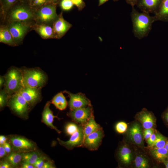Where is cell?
<instances>
[{
  "mask_svg": "<svg viewBox=\"0 0 168 168\" xmlns=\"http://www.w3.org/2000/svg\"><path fill=\"white\" fill-rule=\"evenodd\" d=\"M131 17L134 36L139 39L147 37L152 29L153 23L155 21L154 16L145 12H139L134 7H132Z\"/></svg>",
  "mask_w": 168,
  "mask_h": 168,
  "instance_id": "6da1fadb",
  "label": "cell"
},
{
  "mask_svg": "<svg viewBox=\"0 0 168 168\" xmlns=\"http://www.w3.org/2000/svg\"><path fill=\"white\" fill-rule=\"evenodd\" d=\"M22 71L23 87L41 88L46 84L47 76L40 69H26Z\"/></svg>",
  "mask_w": 168,
  "mask_h": 168,
  "instance_id": "7a4b0ae2",
  "label": "cell"
},
{
  "mask_svg": "<svg viewBox=\"0 0 168 168\" xmlns=\"http://www.w3.org/2000/svg\"><path fill=\"white\" fill-rule=\"evenodd\" d=\"M4 77L5 82L4 89L10 96L19 91L23 87L22 70L12 68Z\"/></svg>",
  "mask_w": 168,
  "mask_h": 168,
  "instance_id": "3957f363",
  "label": "cell"
},
{
  "mask_svg": "<svg viewBox=\"0 0 168 168\" xmlns=\"http://www.w3.org/2000/svg\"><path fill=\"white\" fill-rule=\"evenodd\" d=\"M9 104L14 112L21 116H24L27 114L30 106L19 92L11 96Z\"/></svg>",
  "mask_w": 168,
  "mask_h": 168,
  "instance_id": "277c9868",
  "label": "cell"
},
{
  "mask_svg": "<svg viewBox=\"0 0 168 168\" xmlns=\"http://www.w3.org/2000/svg\"><path fill=\"white\" fill-rule=\"evenodd\" d=\"M60 145L68 149H72L76 147L83 146L84 135L83 125L80 124L78 130L71 135L69 140L66 141L57 139Z\"/></svg>",
  "mask_w": 168,
  "mask_h": 168,
  "instance_id": "5b68a950",
  "label": "cell"
},
{
  "mask_svg": "<svg viewBox=\"0 0 168 168\" xmlns=\"http://www.w3.org/2000/svg\"><path fill=\"white\" fill-rule=\"evenodd\" d=\"M93 113L91 106L84 108L70 110L68 116L75 122L83 125Z\"/></svg>",
  "mask_w": 168,
  "mask_h": 168,
  "instance_id": "8992f818",
  "label": "cell"
},
{
  "mask_svg": "<svg viewBox=\"0 0 168 168\" xmlns=\"http://www.w3.org/2000/svg\"><path fill=\"white\" fill-rule=\"evenodd\" d=\"M69 98V106L70 110L84 108L91 106L90 100L82 93L73 94L65 91Z\"/></svg>",
  "mask_w": 168,
  "mask_h": 168,
  "instance_id": "52a82bcc",
  "label": "cell"
},
{
  "mask_svg": "<svg viewBox=\"0 0 168 168\" xmlns=\"http://www.w3.org/2000/svg\"><path fill=\"white\" fill-rule=\"evenodd\" d=\"M104 136L102 128L99 129L91 133L84 138L83 146L90 150H96L101 144Z\"/></svg>",
  "mask_w": 168,
  "mask_h": 168,
  "instance_id": "ba28073f",
  "label": "cell"
},
{
  "mask_svg": "<svg viewBox=\"0 0 168 168\" xmlns=\"http://www.w3.org/2000/svg\"><path fill=\"white\" fill-rule=\"evenodd\" d=\"M135 119L142 124L144 129L153 128L156 124V119L152 112L148 111L145 108L138 112Z\"/></svg>",
  "mask_w": 168,
  "mask_h": 168,
  "instance_id": "9c48e42d",
  "label": "cell"
},
{
  "mask_svg": "<svg viewBox=\"0 0 168 168\" xmlns=\"http://www.w3.org/2000/svg\"><path fill=\"white\" fill-rule=\"evenodd\" d=\"M10 141L14 148L18 152H28L34 151L35 148L33 142L23 137H13Z\"/></svg>",
  "mask_w": 168,
  "mask_h": 168,
  "instance_id": "30bf717a",
  "label": "cell"
},
{
  "mask_svg": "<svg viewBox=\"0 0 168 168\" xmlns=\"http://www.w3.org/2000/svg\"><path fill=\"white\" fill-rule=\"evenodd\" d=\"M41 88L24 86L19 92L30 106L33 105L40 99Z\"/></svg>",
  "mask_w": 168,
  "mask_h": 168,
  "instance_id": "8fae6325",
  "label": "cell"
},
{
  "mask_svg": "<svg viewBox=\"0 0 168 168\" xmlns=\"http://www.w3.org/2000/svg\"><path fill=\"white\" fill-rule=\"evenodd\" d=\"M38 16L39 19L43 22L55 20L58 17L55 6L54 4H46L42 6L38 12Z\"/></svg>",
  "mask_w": 168,
  "mask_h": 168,
  "instance_id": "7c38bea8",
  "label": "cell"
},
{
  "mask_svg": "<svg viewBox=\"0 0 168 168\" xmlns=\"http://www.w3.org/2000/svg\"><path fill=\"white\" fill-rule=\"evenodd\" d=\"M33 16L31 10L27 7L22 5L17 6L12 11L11 19L16 21L29 20Z\"/></svg>",
  "mask_w": 168,
  "mask_h": 168,
  "instance_id": "4fadbf2b",
  "label": "cell"
},
{
  "mask_svg": "<svg viewBox=\"0 0 168 168\" xmlns=\"http://www.w3.org/2000/svg\"><path fill=\"white\" fill-rule=\"evenodd\" d=\"M128 134L132 142L139 147L143 145V131L141 125L138 123L133 124L129 128Z\"/></svg>",
  "mask_w": 168,
  "mask_h": 168,
  "instance_id": "5bb4252c",
  "label": "cell"
},
{
  "mask_svg": "<svg viewBox=\"0 0 168 168\" xmlns=\"http://www.w3.org/2000/svg\"><path fill=\"white\" fill-rule=\"evenodd\" d=\"M28 28L27 25L19 21H16L11 24L8 29L16 44L21 40Z\"/></svg>",
  "mask_w": 168,
  "mask_h": 168,
  "instance_id": "9a60e30c",
  "label": "cell"
},
{
  "mask_svg": "<svg viewBox=\"0 0 168 168\" xmlns=\"http://www.w3.org/2000/svg\"><path fill=\"white\" fill-rule=\"evenodd\" d=\"M72 26V25L63 18L62 13L54 22L53 30L55 36L60 38L63 36Z\"/></svg>",
  "mask_w": 168,
  "mask_h": 168,
  "instance_id": "2e32d148",
  "label": "cell"
},
{
  "mask_svg": "<svg viewBox=\"0 0 168 168\" xmlns=\"http://www.w3.org/2000/svg\"><path fill=\"white\" fill-rule=\"evenodd\" d=\"M162 0H138L136 4L142 12L155 13L158 10Z\"/></svg>",
  "mask_w": 168,
  "mask_h": 168,
  "instance_id": "e0dca14e",
  "label": "cell"
},
{
  "mask_svg": "<svg viewBox=\"0 0 168 168\" xmlns=\"http://www.w3.org/2000/svg\"><path fill=\"white\" fill-rule=\"evenodd\" d=\"M50 102H48L44 107L42 114V121L48 127L55 130L58 133H60L61 132L53 124L54 119L57 117L53 115L52 111L50 109Z\"/></svg>",
  "mask_w": 168,
  "mask_h": 168,
  "instance_id": "ac0fdd59",
  "label": "cell"
},
{
  "mask_svg": "<svg viewBox=\"0 0 168 168\" xmlns=\"http://www.w3.org/2000/svg\"><path fill=\"white\" fill-rule=\"evenodd\" d=\"M153 16L155 21H168V0H162Z\"/></svg>",
  "mask_w": 168,
  "mask_h": 168,
  "instance_id": "d6986e66",
  "label": "cell"
},
{
  "mask_svg": "<svg viewBox=\"0 0 168 168\" xmlns=\"http://www.w3.org/2000/svg\"><path fill=\"white\" fill-rule=\"evenodd\" d=\"M84 138L91 133L102 128L96 122L93 113L86 122L83 125Z\"/></svg>",
  "mask_w": 168,
  "mask_h": 168,
  "instance_id": "ffe728a7",
  "label": "cell"
},
{
  "mask_svg": "<svg viewBox=\"0 0 168 168\" xmlns=\"http://www.w3.org/2000/svg\"><path fill=\"white\" fill-rule=\"evenodd\" d=\"M118 156L120 162L124 164L128 165L132 159L131 149L126 145H124L119 149Z\"/></svg>",
  "mask_w": 168,
  "mask_h": 168,
  "instance_id": "44dd1931",
  "label": "cell"
},
{
  "mask_svg": "<svg viewBox=\"0 0 168 168\" xmlns=\"http://www.w3.org/2000/svg\"><path fill=\"white\" fill-rule=\"evenodd\" d=\"M150 152L152 156L159 162H162L167 159L168 151L165 147L157 148L150 147Z\"/></svg>",
  "mask_w": 168,
  "mask_h": 168,
  "instance_id": "7402d4cb",
  "label": "cell"
},
{
  "mask_svg": "<svg viewBox=\"0 0 168 168\" xmlns=\"http://www.w3.org/2000/svg\"><path fill=\"white\" fill-rule=\"evenodd\" d=\"M52 103L60 110H63L66 108L68 103L65 97L62 92L58 93L52 99Z\"/></svg>",
  "mask_w": 168,
  "mask_h": 168,
  "instance_id": "603a6c76",
  "label": "cell"
},
{
  "mask_svg": "<svg viewBox=\"0 0 168 168\" xmlns=\"http://www.w3.org/2000/svg\"><path fill=\"white\" fill-rule=\"evenodd\" d=\"M0 42L12 46H15L16 43L8 29L1 28Z\"/></svg>",
  "mask_w": 168,
  "mask_h": 168,
  "instance_id": "cb8c5ba5",
  "label": "cell"
},
{
  "mask_svg": "<svg viewBox=\"0 0 168 168\" xmlns=\"http://www.w3.org/2000/svg\"><path fill=\"white\" fill-rule=\"evenodd\" d=\"M36 31L43 38H50L55 35L53 29L50 26L45 25L38 26L36 28Z\"/></svg>",
  "mask_w": 168,
  "mask_h": 168,
  "instance_id": "d4e9b609",
  "label": "cell"
},
{
  "mask_svg": "<svg viewBox=\"0 0 168 168\" xmlns=\"http://www.w3.org/2000/svg\"><path fill=\"white\" fill-rule=\"evenodd\" d=\"M41 157L37 152H30L23 153L22 161L23 162L33 165Z\"/></svg>",
  "mask_w": 168,
  "mask_h": 168,
  "instance_id": "484cf974",
  "label": "cell"
},
{
  "mask_svg": "<svg viewBox=\"0 0 168 168\" xmlns=\"http://www.w3.org/2000/svg\"><path fill=\"white\" fill-rule=\"evenodd\" d=\"M23 153L13 152L6 157V160L13 166H17L22 160Z\"/></svg>",
  "mask_w": 168,
  "mask_h": 168,
  "instance_id": "4316f807",
  "label": "cell"
},
{
  "mask_svg": "<svg viewBox=\"0 0 168 168\" xmlns=\"http://www.w3.org/2000/svg\"><path fill=\"white\" fill-rule=\"evenodd\" d=\"M168 141V138L159 132H157L156 137L153 144L150 147H164Z\"/></svg>",
  "mask_w": 168,
  "mask_h": 168,
  "instance_id": "83f0119b",
  "label": "cell"
},
{
  "mask_svg": "<svg viewBox=\"0 0 168 168\" xmlns=\"http://www.w3.org/2000/svg\"><path fill=\"white\" fill-rule=\"evenodd\" d=\"M134 163L136 167L138 168H147L149 167L148 160L145 157L141 155L136 156Z\"/></svg>",
  "mask_w": 168,
  "mask_h": 168,
  "instance_id": "f1b7e54d",
  "label": "cell"
},
{
  "mask_svg": "<svg viewBox=\"0 0 168 168\" xmlns=\"http://www.w3.org/2000/svg\"><path fill=\"white\" fill-rule=\"evenodd\" d=\"M11 96L4 89L1 90L0 93V107H3L7 104L9 96Z\"/></svg>",
  "mask_w": 168,
  "mask_h": 168,
  "instance_id": "f546056e",
  "label": "cell"
},
{
  "mask_svg": "<svg viewBox=\"0 0 168 168\" xmlns=\"http://www.w3.org/2000/svg\"><path fill=\"white\" fill-rule=\"evenodd\" d=\"M79 126L73 123H69L67 124L65 128L66 133L69 135H72L78 129Z\"/></svg>",
  "mask_w": 168,
  "mask_h": 168,
  "instance_id": "4dcf8cb0",
  "label": "cell"
},
{
  "mask_svg": "<svg viewBox=\"0 0 168 168\" xmlns=\"http://www.w3.org/2000/svg\"><path fill=\"white\" fill-rule=\"evenodd\" d=\"M127 124L124 122H120L118 123L115 127L116 131L120 133L125 132L127 130Z\"/></svg>",
  "mask_w": 168,
  "mask_h": 168,
  "instance_id": "1f68e13d",
  "label": "cell"
},
{
  "mask_svg": "<svg viewBox=\"0 0 168 168\" xmlns=\"http://www.w3.org/2000/svg\"><path fill=\"white\" fill-rule=\"evenodd\" d=\"M73 5L71 0H62L60 3L62 8L65 11L70 10L72 8Z\"/></svg>",
  "mask_w": 168,
  "mask_h": 168,
  "instance_id": "d6a6232c",
  "label": "cell"
},
{
  "mask_svg": "<svg viewBox=\"0 0 168 168\" xmlns=\"http://www.w3.org/2000/svg\"><path fill=\"white\" fill-rule=\"evenodd\" d=\"M49 0H30V5L31 7L42 6L46 4Z\"/></svg>",
  "mask_w": 168,
  "mask_h": 168,
  "instance_id": "836d02e7",
  "label": "cell"
},
{
  "mask_svg": "<svg viewBox=\"0 0 168 168\" xmlns=\"http://www.w3.org/2000/svg\"><path fill=\"white\" fill-rule=\"evenodd\" d=\"M18 0H1L2 6L6 8H9L13 5Z\"/></svg>",
  "mask_w": 168,
  "mask_h": 168,
  "instance_id": "e575fe53",
  "label": "cell"
},
{
  "mask_svg": "<svg viewBox=\"0 0 168 168\" xmlns=\"http://www.w3.org/2000/svg\"><path fill=\"white\" fill-rule=\"evenodd\" d=\"M154 131V129L153 128L144 129L143 131V138L147 140Z\"/></svg>",
  "mask_w": 168,
  "mask_h": 168,
  "instance_id": "d590c367",
  "label": "cell"
},
{
  "mask_svg": "<svg viewBox=\"0 0 168 168\" xmlns=\"http://www.w3.org/2000/svg\"><path fill=\"white\" fill-rule=\"evenodd\" d=\"M73 4L75 5L79 10H82L85 6L83 0H71Z\"/></svg>",
  "mask_w": 168,
  "mask_h": 168,
  "instance_id": "8d00e7d4",
  "label": "cell"
},
{
  "mask_svg": "<svg viewBox=\"0 0 168 168\" xmlns=\"http://www.w3.org/2000/svg\"><path fill=\"white\" fill-rule=\"evenodd\" d=\"M157 131H155L146 140L149 147H151L155 142L156 137Z\"/></svg>",
  "mask_w": 168,
  "mask_h": 168,
  "instance_id": "74e56055",
  "label": "cell"
},
{
  "mask_svg": "<svg viewBox=\"0 0 168 168\" xmlns=\"http://www.w3.org/2000/svg\"><path fill=\"white\" fill-rule=\"evenodd\" d=\"M44 157H41L33 165L35 168H42L45 162Z\"/></svg>",
  "mask_w": 168,
  "mask_h": 168,
  "instance_id": "f35d334b",
  "label": "cell"
},
{
  "mask_svg": "<svg viewBox=\"0 0 168 168\" xmlns=\"http://www.w3.org/2000/svg\"><path fill=\"white\" fill-rule=\"evenodd\" d=\"M161 117L165 123L168 126V106L162 113Z\"/></svg>",
  "mask_w": 168,
  "mask_h": 168,
  "instance_id": "ab89813d",
  "label": "cell"
},
{
  "mask_svg": "<svg viewBox=\"0 0 168 168\" xmlns=\"http://www.w3.org/2000/svg\"><path fill=\"white\" fill-rule=\"evenodd\" d=\"M0 168H12V165L6 160L1 161L0 165Z\"/></svg>",
  "mask_w": 168,
  "mask_h": 168,
  "instance_id": "60d3db41",
  "label": "cell"
},
{
  "mask_svg": "<svg viewBox=\"0 0 168 168\" xmlns=\"http://www.w3.org/2000/svg\"><path fill=\"white\" fill-rule=\"evenodd\" d=\"M7 154L5 150L3 145H0V157L2 158Z\"/></svg>",
  "mask_w": 168,
  "mask_h": 168,
  "instance_id": "b9f144b4",
  "label": "cell"
},
{
  "mask_svg": "<svg viewBox=\"0 0 168 168\" xmlns=\"http://www.w3.org/2000/svg\"><path fill=\"white\" fill-rule=\"evenodd\" d=\"M3 145L6 153H10L11 151V147L10 145L8 143L6 142Z\"/></svg>",
  "mask_w": 168,
  "mask_h": 168,
  "instance_id": "7bdbcfd3",
  "label": "cell"
},
{
  "mask_svg": "<svg viewBox=\"0 0 168 168\" xmlns=\"http://www.w3.org/2000/svg\"><path fill=\"white\" fill-rule=\"evenodd\" d=\"M128 4L130 5L132 7H134L136 5L138 0H125Z\"/></svg>",
  "mask_w": 168,
  "mask_h": 168,
  "instance_id": "ee69618b",
  "label": "cell"
},
{
  "mask_svg": "<svg viewBox=\"0 0 168 168\" xmlns=\"http://www.w3.org/2000/svg\"><path fill=\"white\" fill-rule=\"evenodd\" d=\"M54 166L50 162H45L42 168H54Z\"/></svg>",
  "mask_w": 168,
  "mask_h": 168,
  "instance_id": "f6af8a7d",
  "label": "cell"
},
{
  "mask_svg": "<svg viewBox=\"0 0 168 168\" xmlns=\"http://www.w3.org/2000/svg\"><path fill=\"white\" fill-rule=\"evenodd\" d=\"M22 168H35L33 165L29 164L28 163L23 162Z\"/></svg>",
  "mask_w": 168,
  "mask_h": 168,
  "instance_id": "bcb514c9",
  "label": "cell"
},
{
  "mask_svg": "<svg viewBox=\"0 0 168 168\" xmlns=\"http://www.w3.org/2000/svg\"><path fill=\"white\" fill-rule=\"evenodd\" d=\"M5 82V77L0 76V88L2 87L3 85H4Z\"/></svg>",
  "mask_w": 168,
  "mask_h": 168,
  "instance_id": "7dc6e473",
  "label": "cell"
},
{
  "mask_svg": "<svg viewBox=\"0 0 168 168\" xmlns=\"http://www.w3.org/2000/svg\"><path fill=\"white\" fill-rule=\"evenodd\" d=\"M108 1V0H99V6L102 5Z\"/></svg>",
  "mask_w": 168,
  "mask_h": 168,
  "instance_id": "c3c4849f",
  "label": "cell"
},
{
  "mask_svg": "<svg viewBox=\"0 0 168 168\" xmlns=\"http://www.w3.org/2000/svg\"><path fill=\"white\" fill-rule=\"evenodd\" d=\"M162 163H163L164 164V165H165L166 167V168H168V160H166V159L165 160L163 161Z\"/></svg>",
  "mask_w": 168,
  "mask_h": 168,
  "instance_id": "681fc988",
  "label": "cell"
},
{
  "mask_svg": "<svg viewBox=\"0 0 168 168\" xmlns=\"http://www.w3.org/2000/svg\"><path fill=\"white\" fill-rule=\"evenodd\" d=\"M0 138L2 139L5 142H6L7 140V138L4 136L1 135L0 136Z\"/></svg>",
  "mask_w": 168,
  "mask_h": 168,
  "instance_id": "f907efd6",
  "label": "cell"
},
{
  "mask_svg": "<svg viewBox=\"0 0 168 168\" xmlns=\"http://www.w3.org/2000/svg\"><path fill=\"white\" fill-rule=\"evenodd\" d=\"M164 147L168 151V141L167 142V143H166Z\"/></svg>",
  "mask_w": 168,
  "mask_h": 168,
  "instance_id": "816d5d0a",
  "label": "cell"
},
{
  "mask_svg": "<svg viewBox=\"0 0 168 168\" xmlns=\"http://www.w3.org/2000/svg\"><path fill=\"white\" fill-rule=\"evenodd\" d=\"M58 0H49V2H51L54 3L56 1H57Z\"/></svg>",
  "mask_w": 168,
  "mask_h": 168,
  "instance_id": "f5cc1de1",
  "label": "cell"
},
{
  "mask_svg": "<svg viewBox=\"0 0 168 168\" xmlns=\"http://www.w3.org/2000/svg\"><path fill=\"white\" fill-rule=\"evenodd\" d=\"M114 1H118L119 0H113Z\"/></svg>",
  "mask_w": 168,
  "mask_h": 168,
  "instance_id": "db71d44e",
  "label": "cell"
},
{
  "mask_svg": "<svg viewBox=\"0 0 168 168\" xmlns=\"http://www.w3.org/2000/svg\"><path fill=\"white\" fill-rule=\"evenodd\" d=\"M167 160H168V156L167 157Z\"/></svg>",
  "mask_w": 168,
  "mask_h": 168,
  "instance_id": "11a10c76",
  "label": "cell"
},
{
  "mask_svg": "<svg viewBox=\"0 0 168 168\" xmlns=\"http://www.w3.org/2000/svg\"><path fill=\"white\" fill-rule=\"evenodd\" d=\"M28 0L29 1H30V0Z\"/></svg>",
  "mask_w": 168,
  "mask_h": 168,
  "instance_id": "9f6ffc18",
  "label": "cell"
}]
</instances>
